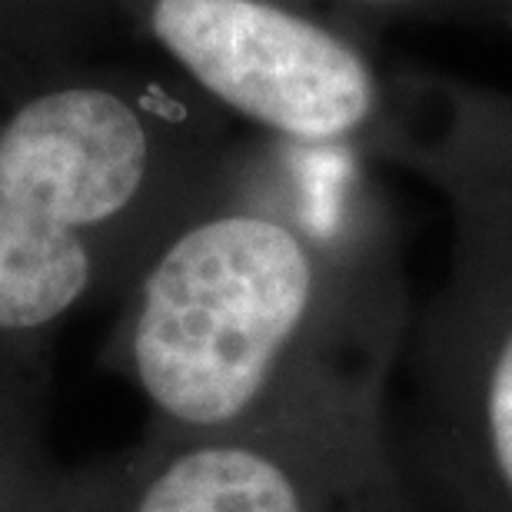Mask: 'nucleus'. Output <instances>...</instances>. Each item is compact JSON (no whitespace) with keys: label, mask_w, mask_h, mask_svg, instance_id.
<instances>
[{"label":"nucleus","mask_w":512,"mask_h":512,"mask_svg":"<svg viewBox=\"0 0 512 512\" xmlns=\"http://www.w3.org/2000/svg\"><path fill=\"white\" fill-rule=\"evenodd\" d=\"M320 300L303 237L260 213H227L173 240L143 283L133 370L190 436L220 433L296 393L293 356Z\"/></svg>","instance_id":"nucleus-1"},{"label":"nucleus","mask_w":512,"mask_h":512,"mask_svg":"<svg viewBox=\"0 0 512 512\" xmlns=\"http://www.w3.org/2000/svg\"><path fill=\"white\" fill-rule=\"evenodd\" d=\"M150 137L124 97L67 87L0 130V330L64 316L90 283L87 233L137 197Z\"/></svg>","instance_id":"nucleus-2"},{"label":"nucleus","mask_w":512,"mask_h":512,"mask_svg":"<svg viewBox=\"0 0 512 512\" xmlns=\"http://www.w3.org/2000/svg\"><path fill=\"white\" fill-rule=\"evenodd\" d=\"M383 486L366 409L306 383L247 423L190 436L130 512H380Z\"/></svg>","instance_id":"nucleus-3"},{"label":"nucleus","mask_w":512,"mask_h":512,"mask_svg":"<svg viewBox=\"0 0 512 512\" xmlns=\"http://www.w3.org/2000/svg\"><path fill=\"white\" fill-rule=\"evenodd\" d=\"M150 27L207 94L280 137L340 140L376 110L360 50L270 0H153Z\"/></svg>","instance_id":"nucleus-4"},{"label":"nucleus","mask_w":512,"mask_h":512,"mask_svg":"<svg viewBox=\"0 0 512 512\" xmlns=\"http://www.w3.org/2000/svg\"><path fill=\"white\" fill-rule=\"evenodd\" d=\"M449 290V439L489 512H512V197L469 210Z\"/></svg>","instance_id":"nucleus-5"},{"label":"nucleus","mask_w":512,"mask_h":512,"mask_svg":"<svg viewBox=\"0 0 512 512\" xmlns=\"http://www.w3.org/2000/svg\"><path fill=\"white\" fill-rule=\"evenodd\" d=\"M360 4H409V0H360Z\"/></svg>","instance_id":"nucleus-6"}]
</instances>
